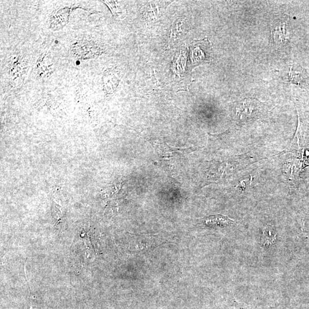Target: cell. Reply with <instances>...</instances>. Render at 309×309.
<instances>
[{
	"label": "cell",
	"mask_w": 309,
	"mask_h": 309,
	"mask_svg": "<svg viewBox=\"0 0 309 309\" xmlns=\"http://www.w3.org/2000/svg\"><path fill=\"white\" fill-rule=\"evenodd\" d=\"M103 85L105 90L107 93H112L118 86L119 77L117 72L114 70H107L102 78Z\"/></svg>",
	"instance_id": "cell-9"
},
{
	"label": "cell",
	"mask_w": 309,
	"mask_h": 309,
	"mask_svg": "<svg viewBox=\"0 0 309 309\" xmlns=\"http://www.w3.org/2000/svg\"><path fill=\"white\" fill-rule=\"evenodd\" d=\"M204 223L209 227H227L233 225L235 221L222 215H212L203 219Z\"/></svg>",
	"instance_id": "cell-8"
},
{
	"label": "cell",
	"mask_w": 309,
	"mask_h": 309,
	"mask_svg": "<svg viewBox=\"0 0 309 309\" xmlns=\"http://www.w3.org/2000/svg\"><path fill=\"white\" fill-rule=\"evenodd\" d=\"M72 53L76 58L90 59L100 56L102 49L95 41L82 40L75 42L72 45Z\"/></svg>",
	"instance_id": "cell-3"
},
{
	"label": "cell",
	"mask_w": 309,
	"mask_h": 309,
	"mask_svg": "<svg viewBox=\"0 0 309 309\" xmlns=\"http://www.w3.org/2000/svg\"><path fill=\"white\" fill-rule=\"evenodd\" d=\"M212 45L208 39L195 40L190 47L191 63L198 65L212 61Z\"/></svg>",
	"instance_id": "cell-1"
},
{
	"label": "cell",
	"mask_w": 309,
	"mask_h": 309,
	"mask_svg": "<svg viewBox=\"0 0 309 309\" xmlns=\"http://www.w3.org/2000/svg\"><path fill=\"white\" fill-rule=\"evenodd\" d=\"M271 34L276 44L284 45L288 43L290 36V24L287 16L275 18L271 27Z\"/></svg>",
	"instance_id": "cell-4"
},
{
	"label": "cell",
	"mask_w": 309,
	"mask_h": 309,
	"mask_svg": "<svg viewBox=\"0 0 309 309\" xmlns=\"http://www.w3.org/2000/svg\"><path fill=\"white\" fill-rule=\"evenodd\" d=\"M264 106L259 100L247 99L237 106V115L242 120L260 118L264 111Z\"/></svg>",
	"instance_id": "cell-2"
},
{
	"label": "cell",
	"mask_w": 309,
	"mask_h": 309,
	"mask_svg": "<svg viewBox=\"0 0 309 309\" xmlns=\"http://www.w3.org/2000/svg\"><path fill=\"white\" fill-rule=\"evenodd\" d=\"M71 8L65 7L54 11L50 17L49 24L52 31L63 29L68 24Z\"/></svg>",
	"instance_id": "cell-5"
},
{
	"label": "cell",
	"mask_w": 309,
	"mask_h": 309,
	"mask_svg": "<svg viewBox=\"0 0 309 309\" xmlns=\"http://www.w3.org/2000/svg\"><path fill=\"white\" fill-rule=\"evenodd\" d=\"M27 63L21 57L13 58L9 65L8 74L12 81L21 78L25 74Z\"/></svg>",
	"instance_id": "cell-6"
},
{
	"label": "cell",
	"mask_w": 309,
	"mask_h": 309,
	"mask_svg": "<svg viewBox=\"0 0 309 309\" xmlns=\"http://www.w3.org/2000/svg\"><path fill=\"white\" fill-rule=\"evenodd\" d=\"M276 231L273 226L267 225L262 233L261 243L265 246H269L273 244L275 241Z\"/></svg>",
	"instance_id": "cell-11"
},
{
	"label": "cell",
	"mask_w": 309,
	"mask_h": 309,
	"mask_svg": "<svg viewBox=\"0 0 309 309\" xmlns=\"http://www.w3.org/2000/svg\"><path fill=\"white\" fill-rule=\"evenodd\" d=\"M54 63L47 53H44L37 60L36 72L40 78L48 77L54 71Z\"/></svg>",
	"instance_id": "cell-7"
},
{
	"label": "cell",
	"mask_w": 309,
	"mask_h": 309,
	"mask_svg": "<svg viewBox=\"0 0 309 309\" xmlns=\"http://www.w3.org/2000/svg\"><path fill=\"white\" fill-rule=\"evenodd\" d=\"M24 309H36L32 302H29L24 306Z\"/></svg>",
	"instance_id": "cell-13"
},
{
	"label": "cell",
	"mask_w": 309,
	"mask_h": 309,
	"mask_svg": "<svg viewBox=\"0 0 309 309\" xmlns=\"http://www.w3.org/2000/svg\"><path fill=\"white\" fill-rule=\"evenodd\" d=\"M103 2L106 4L107 6L110 8L112 14H113V15L115 17H120L121 16H122V10H121L118 4H117L116 2L108 1H105Z\"/></svg>",
	"instance_id": "cell-12"
},
{
	"label": "cell",
	"mask_w": 309,
	"mask_h": 309,
	"mask_svg": "<svg viewBox=\"0 0 309 309\" xmlns=\"http://www.w3.org/2000/svg\"><path fill=\"white\" fill-rule=\"evenodd\" d=\"M304 71L303 69L297 65H292L290 67L288 74V81L293 84H301L304 79Z\"/></svg>",
	"instance_id": "cell-10"
}]
</instances>
